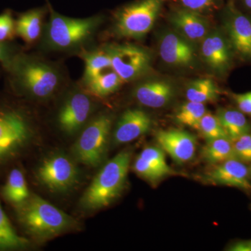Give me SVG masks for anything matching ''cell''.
I'll return each instance as SVG.
<instances>
[{"instance_id": "6da1fadb", "label": "cell", "mask_w": 251, "mask_h": 251, "mask_svg": "<svg viewBox=\"0 0 251 251\" xmlns=\"http://www.w3.org/2000/svg\"><path fill=\"white\" fill-rule=\"evenodd\" d=\"M131 153L121 151L101 168L81 199L87 210L106 207L121 194L128 176Z\"/></svg>"}, {"instance_id": "7a4b0ae2", "label": "cell", "mask_w": 251, "mask_h": 251, "mask_svg": "<svg viewBox=\"0 0 251 251\" xmlns=\"http://www.w3.org/2000/svg\"><path fill=\"white\" fill-rule=\"evenodd\" d=\"M18 216L29 234L39 240L56 237L74 225L72 217L36 195L18 205Z\"/></svg>"}, {"instance_id": "3957f363", "label": "cell", "mask_w": 251, "mask_h": 251, "mask_svg": "<svg viewBox=\"0 0 251 251\" xmlns=\"http://www.w3.org/2000/svg\"><path fill=\"white\" fill-rule=\"evenodd\" d=\"M49 22L44 34V45L52 50H69L83 45L94 35L103 18L100 16L73 18L56 12L48 2Z\"/></svg>"}, {"instance_id": "277c9868", "label": "cell", "mask_w": 251, "mask_h": 251, "mask_svg": "<svg viewBox=\"0 0 251 251\" xmlns=\"http://www.w3.org/2000/svg\"><path fill=\"white\" fill-rule=\"evenodd\" d=\"M9 70L23 90L34 98H49L60 85L58 71L49 63L34 57H15Z\"/></svg>"}, {"instance_id": "5b68a950", "label": "cell", "mask_w": 251, "mask_h": 251, "mask_svg": "<svg viewBox=\"0 0 251 251\" xmlns=\"http://www.w3.org/2000/svg\"><path fill=\"white\" fill-rule=\"evenodd\" d=\"M164 0H139L117 10L115 34L120 37L140 39L151 30Z\"/></svg>"}, {"instance_id": "8992f818", "label": "cell", "mask_w": 251, "mask_h": 251, "mask_svg": "<svg viewBox=\"0 0 251 251\" xmlns=\"http://www.w3.org/2000/svg\"><path fill=\"white\" fill-rule=\"evenodd\" d=\"M111 126V117L103 115L86 127L74 148V155L80 163L96 168L103 162Z\"/></svg>"}, {"instance_id": "52a82bcc", "label": "cell", "mask_w": 251, "mask_h": 251, "mask_svg": "<svg viewBox=\"0 0 251 251\" xmlns=\"http://www.w3.org/2000/svg\"><path fill=\"white\" fill-rule=\"evenodd\" d=\"M111 59L112 69L123 82L138 78L148 72L151 57L143 48L132 44H112L104 48Z\"/></svg>"}, {"instance_id": "ba28073f", "label": "cell", "mask_w": 251, "mask_h": 251, "mask_svg": "<svg viewBox=\"0 0 251 251\" xmlns=\"http://www.w3.org/2000/svg\"><path fill=\"white\" fill-rule=\"evenodd\" d=\"M41 184L54 192L69 191L76 184L78 171L72 160L64 155H54L41 163L36 171Z\"/></svg>"}, {"instance_id": "9c48e42d", "label": "cell", "mask_w": 251, "mask_h": 251, "mask_svg": "<svg viewBox=\"0 0 251 251\" xmlns=\"http://www.w3.org/2000/svg\"><path fill=\"white\" fill-rule=\"evenodd\" d=\"M30 135V126L21 113L16 111L0 113V163L23 148Z\"/></svg>"}, {"instance_id": "30bf717a", "label": "cell", "mask_w": 251, "mask_h": 251, "mask_svg": "<svg viewBox=\"0 0 251 251\" xmlns=\"http://www.w3.org/2000/svg\"><path fill=\"white\" fill-rule=\"evenodd\" d=\"M92 110V100L82 92H75L67 99L58 114V123L61 129L73 135L85 125Z\"/></svg>"}, {"instance_id": "8fae6325", "label": "cell", "mask_w": 251, "mask_h": 251, "mask_svg": "<svg viewBox=\"0 0 251 251\" xmlns=\"http://www.w3.org/2000/svg\"><path fill=\"white\" fill-rule=\"evenodd\" d=\"M232 49L228 39L219 31L209 32L202 41L201 55L211 70L224 74L232 64Z\"/></svg>"}, {"instance_id": "7c38bea8", "label": "cell", "mask_w": 251, "mask_h": 251, "mask_svg": "<svg viewBox=\"0 0 251 251\" xmlns=\"http://www.w3.org/2000/svg\"><path fill=\"white\" fill-rule=\"evenodd\" d=\"M158 145L177 163L191 161L196 153L197 140L194 135L180 129L162 130L156 135Z\"/></svg>"}, {"instance_id": "4fadbf2b", "label": "cell", "mask_w": 251, "mask_h": 251, "mask_svg": "<svg viewBox=\"0 0 251 251\" xmlns=\"http://www.w3.org/2000/svg\"><path fill=\"white\" fill-rule=\"evenodd\" d=\"M249 176L250 170L244 162L234 158L216 164L203 177L210 184L249 190L251 188Z\"/></svg>"}, {"instance_id": "5bb4252c", "label": "cell", "mask_w": 251, "mask_h": 251, "mask_svg": "<svg viewBox=\"0 0 251 251\" xmlns=\"http://www.w3.org/2000/svg\"><path fill=\"white\" fill-rule=\"evenodd\" d=\"M159 54L163 62L175 67H191L196 57L193 43L177 32H168L163 36Z\"/></svg>"}, {"instance_id": "9a60e30c", "label": "cell", "mask_w": 251, "mask_h": 251, "mask_svg": "<svg viewBox=\"0 0 251 251\" xmlns=\"http://www.w3.org/2000/svg\"><path fill=\"white\" fill-rule=\"evenodd\" d=\"M226 25L232 50L243 58L251 59V18L230 6Z\"/></svg>"}, {"instance_id": "2e32d148", "label": "cell", "mask_w": 251, "mask_h": 251, "mask_svg": "<svg viewBox=\"0 0 251 251\" xmlns=\"http://www.w3.org/2000/svg\"><path fill=\"white\" fill-rule=\"evenodd\" d=\"M151 120L146 112L138 109H129L124 112L114 132L116 145L130 143L148 132Z\"/></svg>"}, {"instance_id": "e0dca14e", "label": "cell", "mask_w": 251, "mask_h": 251, "mask_svg": "<svg viewBox=\"0 0 251 251\" xmlns=\"http://www.w3.org/2000/svg\"><path fill=\"white\" fill-rule=\"evenodd\" d=\"M171 21L177 33L191 43L202 42L209 34V22L196 11L184 8L178 10L172 15Z\"/></svg>"}, {"instance_id": "ac0fdd59", "label": "cell", "mask_w": 251, "mask_h": 251, "mask_svg": "<svg viewBox=\"0 0 251 251\" xmlns=\"http://www.w3.org/2000/svg\"><path fill=\"white\" fill-rule=\"evenodd\" d=\"M135 97L145 106L159 108L165 106L174 97L175 90L166 80L147 81L140 84L135 90Z\"/></svg>"}, {"instance_id": "d6986e66", "label": "cell", "mask_w": 251, "mask_h": 251, "mask_svg": "<svg viewBox=\"0 0 251 251\" xmlns=\"http://www.w3.org/2000/svg\"><path fill=\"white\" fill-rule=\"evenodd\" d=\"M48 9L41 7L29 10L21 14L16 21V33L27 44H33L40 37Z\"/></svg>"}, {"instance_id": "ffe728a7", "label": "cell", "mask_w": 251, "mask_h": 251, "mask_svg": "<svg viewBox=\"0 0 251 251\" xmlns=\"http://www.w3.org/2000/svg\"><path fill=\"white\" fill-rule=\"evenodd\" d=\"M229 140L234 141L251 132V125L240 110L221 108L216 114Z\"/></svg>"}, {"instance_id": "44dd1931", "label": "cell", "mask_w": 251, "mask_h": 251, "mask_svg": "<svg viewBox=\"0 0 251 251\" xmlns=\"http://www.w3.org/2000/svg\"><path fill=\"white\" fill-rule=\"evenodd\" d=\"M2 195L8 202L17 206L30 196L24 175L20 170L16 168L10 173L3 187Z\"/></svg>"}, {"instance_id": "7402d4cb", "label": "cell", "mask_w": 251, "mask_h": 251, "mask_svg": "<svg viewBox=\"0 0 251 251\" xmlns=\"http://www.w3.org/2000/svg\"><path fill=\"white\" fill-rule=\"evenodd\" d=\"M201 153L206 161L214 165L235 158L233 143L228 138L206 140Z\"/></svg>"}, {"instance_id": "603a6c76", "label": "cell", "mask_w": 251, "mask_h": 251, "mask_svg": "<svg viewBox=\"0 0 251 251\" xmlns=\"http://www.w3.org/2000/svg\"><path fill=\"white\" fill-rule=\"evenodd\" d=\"M123 81L113 69H109L85 82L87 90L96 97H104L116 92Z\"/></svg>"}, {"instance_id": "cb8c5ba5", "label": "cell", "mask_w": 251, "mask_h": 251, "mask_svg": "<svg viewBox=\"0 0 251 251\" xmlns=\"http://www.w3.org/2000/svg\"><path fill=\"white\" fill-rule=\"evenodd\" d=\"M219 90L215 82L209 78H199L191 81L186 89L188 100L205 103L215 101L219 97Z\"/></svg>"}, {"instance_id": "d4e9b609", "label": "cell", "mask_w": 251, "mask_h": 251, "mask_svg": "<svg viewBox=\"0 0 251 251\" xmlns=\"http://www.w3.org/2000/svg\"><path fill=\"white\" fill-rule=\"evenodd\" d=\"M85 67L84 82H88L99 74L112 69L111 59L105 50L93 51L82 54Z\"/></svg>"}, {"instance_id": "484cf974", "label": "cell", "mask_w": 251, "mask_h": 251, "mask_svg": "<svg viewBox=\"0 0 251 251\" xmlns=\"http://www.w3.org/2000/svg\"><path fill=\"white\" fill-rule=\"evenodd\" d=\"M28 241L18 235L0 203V250H15L25 248Z\"/></svg>"}, {"instance_id": "4316f807", "label": "cell", "mask_w": 251, "mask_h": 251, "mask_svg": "<svg viewBox=\"0 0 251 251\" xmlns=\"http://www.w3.org/2000/svg\"><path fill=\"white\" fill-rule=\"evenodd\" d=\"M206 112L204 103L188 100L180 107L175 119L181 125L197 129L198 124Z\"/></svg>"}, {"instance_id": "83f0119b", "label": "cell", "mask_w": 251, "mask_h": 251, "mask_svg": "<svg viewBox=\"0 0 251 251\" xmlns=\"http://www.w3.org/2000/svg\"><path fill=\"white\" fill-rule=\"evenodd\" d=\"M196 130H198L206 140L221 138H228L217 116L207 112H206L201 119Z\"/></svg>"}, {"instance_id": "f1b7e54d", "label": "cell", "mask_w": 251, "mask_h": 251, "mask_svg": "<svg viewBox=\"0 0 251 251\" xmlns=\"http://www.w3.org/2000/svg\"><path fill=\"white\" fill-rule=\"evenodd\" d=\"M139 156L161 172L164 176L175 174L174 171L167 163L166 156L162 149L156 147H148L144 149Z\"/></svg>"}, {"instance_id": "f546056e", "label": "cell", "mask_w": 251, "mask_h": 251, "mask_svg": "<svg viewBox=\"0 0 251 251\" xmlns=\"http://www.w3.org/2000/svg\"><path fill=\"white\" fill-rule=\"evenodd\" d=\"M133 169L138 176L150 182H156L164 177V175L161 172L153 168L139 156L135 160Z\"/></svg>"}, {"instance_id": "4dcf8cb0", "label": "cell", "mask_w": 251, "mask_h": 251, "mask_svg": "<svg viewBox=\"0 0 251 251\" xmlns=\"http://www.w3.org/2000/svg\"><path fill=\"white\" fill-rule=\"evenodd\" d=\"M235 158L244 163L251 162V133L232 141Z\"/></svg>"}, {"instance_id": "1f68e13d", "label": "cell", "mask_w": 251, "mask_h": 251, "mask_svg": "<svg viewBox=\"0 0 251 251\" xmlns=\"http://www.w3.org/2000/svg\"><path fill=\"white\" fill-rule=\"evenodd\" d=\"M184 9L200 13L216 9L222 0H177Z\"/></svg>"}, {"instance_id": "d6a6232c", "label": "cell", "mask_w": 251, "mask_h": 251, "mask_svg": "<svg viewBox=\"0 0 251 251\" xmlns=\"http://www.w3.org/2000/svg\"><path fill=\"white\" fill-rule=\"evenodd\" d=\"M16 33V22L9 11L0 15V42L13 39Z\"/></svg>"}, {"instance_id": "836d02e7", "label": "cell", "mask_w": 251, "mask_h": 251, "mask_svg": "<svg viewBox=\"0 0 251 251\" xmlns=\"http://www.w3.org/2000/svg\"><path fill=\"white\" fill-rule=\"evenodd\" d=\"M233 98L241 112L246 115H251V92L234 94Z\"/></svg>"}, {"instance_id": "e575fe53", "label": "cell", "mask_w": 251, "mask_h": 251, "mask_svg": "<svg viewBox=\"0 0 251 251\" xmlns=\"http://www.w3.org/2000/svg\"><path fill=\"white\" fill-rule=\"evenodd\" d=\"M15 57L9 48L3 43L0 42V62L2 63L6 69H10Z\"/></svg>"}, {"instance_id": "d590c367", "label": "cell", "mask_w": 251, "mask_h": 251, "mask_svg": "<svg viewBox=\"0 0 251 251\" xmlns=\"http://www.w3.org/2000/svg\"><path fill=\"white\" fill-rule=\"evenodd\" d=\"M228 250L230 251H251V239L235 242L229 247Z\"/></svg>"}, {"instance_id": "8d00e7d4", "label": "cell", "mask_w": 251, "mask_h": 251, "mask_svg": "<svg viewBox=\"0 0 251 251\" xmlns=\"http://www.w3.org/2000/svg\"><path fill=\"white\" fill-rule=\"evenodd\" d=\"M242 1L244 6H245L247 9L251 10V0H242Z\"/></svg>"}, {"instance_id": "74e56055", "label": "cell", "mask_w": 251, "mask_h": 251, "mask_svg": "<svg viewBox=\"0 0 251 251\" xmlns=\"http://www.w3.org/2000/svg\"><path fill=\"white\" fill-rule=\"evenodd\" d=\"M250 174H251V170H250Z\"/></svg>"}]
</instances>
